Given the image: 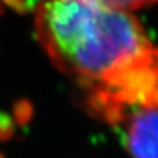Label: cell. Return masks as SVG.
Wrapping results in <instances>:
<instances>
[{
	"mask_svg": "<svg viewBox=\"0 0 158 158\" xmlns=\"http://www.w3.org/2000/svg\"><path fill=\"white\" fill-rule=\"evenodd\" d=\"M40 3H33V2H6L4 6H8L12 8L13 11L17 12H29L33 11L36 7H38Z\"/></svg>",
	"mask_w": 158,
	"mask_h": 158,
	"instance_id": "5",
	"label": "cell"
},
{
	"mask_svg": "<svg viewBox=\"0 0 158 158\" xmlns=\"http://www.w3.org/2000/svg\"><path fill=\"white\" fill-rule=\"evenodd\" d=\"M146 2L40 3L36 32L59 70L88 88L87 106L110 124L158 100V48L133 11Z\"/></svg>",
	"mask_w": 158,
	"mask_h": 158,
	"instance_id": "1",
	"label": "cell"
},
{
	"mask_svg": "<svg viewBox=\"0 0 158 158\" xmlns=\"http://www.w3.org/2000/svg\"><path fill=\"white\" fill-rule=\"evenodd\" d=\"M15 135V121L7 112L0 111V142L9 141Z\"/></svg>",
	"mask_w": 158,
	"mask_h": 158,
	"instance_id": "4",
	"label": "cell"
},
{
	"mask_svg": "<svg viewBox=\"0 0 158 158\" xmlns=\"http://www.w3.org/2000/svg\"><path fill=\"white\" fill-rule=\"evenodd\" d=\"M13 120L19 127H25L32 120L34 108L28 99H19L13 103Z\"/></svg>",
	"mask_w": 158,
	"mask_h": 158,
	"instance_id": "3",
	"label": "cell"
},
{
	"mask_svg": "<svg viewBox=\"0 0 158 158\" xmlns=\"http://www.w3.org/2000/svg\"><path fill=\"white\" fill-rule=\"evenodd\" d=\"M0 158H4V157H3V156H2V154H0Z\"/></svg>",
	"mask_w": 158,
	"mask_h": 158,
	"instance_id": "7",
	"label": "cell"
},
{
	"mask_svg": "<svg viewBox=\"0 0 158 158\" xmlns=\"http://www.w3.org/2000/svg\"><path fill=\"white\" fill-rule=\"evenodd\" d=\"M121 123L132 158H158V100L133 107Z\"/></svg>",
	"mask_w": 158,
	"mask_h": 158,
	"instance_id": "2",
	"label": "cell"
},
{
	"mask_svg": "<svg viewBox=\"0 0 158 158\" xmlns=\"http://www.w3.org/2000/svg\"><path fill=\"white\" fill-rule=\"evenodd\" d=\"M2 9H3V8H2V6H0V12H2Z\"/></svg>",
	"mask_w": 158,
	"mask_h": 158,
	"instance_id": "6",
	"label": "cell"
}]
</instances>
